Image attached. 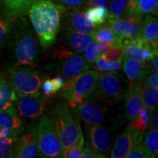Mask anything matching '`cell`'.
<instances>
[{
  "instance_id": "cell-1",
  "label": "cell",
  "mask_w": 158,
  "mask_h": 158,
  "mask_svg": "<svg viewBox=\"0 0 158 158\" xmlns=\"http://www.w3.org/2000/svg\"><path fill=\"white\" fill-rule=\"evenodd\" d=\"M67 10L51 0H33L28 10L33 29L44 50L54 44L60 26L61 15Z\"/></svg>"
},
{
  "instance_id": "cell-2",
  "label": "cell",
  "mask_w": 158,
  "mask_h": 158,
  "mask_svg": "<svg viewBox=\"0 0 158 158\" xmlns=\"http://www.w3.org/2000/svg\"><path fill=\"white\" fill-rule=\"evenodd\" d=\"M10 46L13 66L35 68L38 64L40 48L37 35L25 19H21L13 27Z\"/></svg>"
},
{
  "instance_id": "cell-3",
  "label": "cell",
  "mask_w": 158,
  "mask_h": 158,
  "mask_svg": "<svg viewBox=\"0 0 158 158\" xmlns=\"http://www.w3.org/2000/svg\"><path fill=\"white\" fill-rule=\"evenodd\" d=\"M51 123L62 146L63 152L84 137L79 118L71 113L67 103L58 102L47 110Z\"/></svg>"
},
{
  "instance_id": "cell-4",
  "label": "cell",
  "mask_w": 158,
  "mask_h": 158,
  "mask_svg": "<svg viewBox=\"0 0 158 158\" xmlns=\"http://www.w3.org/2000/svg\"><path fill=\"white\" fill-rule=\"evenodd\" d=\"M9 84L16 93L34 94L40 92L45 76L38 70L27 67L13 66L8 69Z\"/></svg>"
},
{
  "instance_id": "cell-5",
  "label": "cell",
  "mask_w": 158,
  "mask_h": 158,
  "mask_svg": "<svg viewBox=\"0 0 158 158\" xmlns=\"http://www.w3.org/2000/svg\"><path fill=\"white\" fill-rule=\"evenodd\" d=\"M127 90L125 81L116 70L105 72L99 75L94 98L106 102L114 103L124 98Z\"/></svg>"
},
{
  "instance_id": "cell-6",
  "label": "cell",
  "mask_w": 158,
  "mask_h": 158,
  "mask_svg": "<svg viewBox=\"0 0 158 158\" xmlns=\"http://www.w3.org/2000/svg\"><path fill=\"white\" fill-rule=\"evenodd\" d=\"M40 116L37 131L41 156L46 158H63L62 146L50 118L44 114Z\"/></svg>"
},
{
  "instance_id": "cell-7",
  "label": "cell",
  "mask_w": 158,
  "mask_h": 158,
  "mask_svg": "<svg viewBox=\"0 0 158 158\" xmlns=\"http://www.w3.org/2000/svg\"><path fill=\"white\" fill-rule=\"evenodd\" d=\"M99 75L98 71L88 69L76 78L64 82L62 88L64 98L68 100L74 92L81 94L85 99L89 98L95 90Z\"/></svg>"
},
{
  "instance_id": "cell-8",
  "label": "cell",
  "mask_w": 158,
  "mask_h": 158,
  "mask_svg": "<svg viewBox=\"0 0 158 158\" xmlns=\"http://www.w3.org/2000/svg\"><path fill=\"white\" fill-rule=\"evenodd\" d=\"M100 102H99L98 99L94 97L92 99L88 98L82 104L79 105L74 109L76 116L84 122L86 127L99 125L106 122L107 116L106 105L108 103L101 100Z\"/></svg>"
},
{
  "instance_id": "cell-9",
  "label": "cell",
  "mask_w": 158,
  "mask_h": 158,
  "mask_svg": "<svg viewBox=\"0 0 158 158\" xmlns=\"http://www.w3.org/2000/svg\"><path fill=\"white\" fill-rule=\"evenodd\" d=\"M143 17L141 14L124 15L119 18L108 17V25L121 38L141 37Z\"/></svg>"
},
{
  "instance_id": "cell-10",
  "label": "cell",
  "mask_w": 158,
  "mask_h": 158,
  "mask_svg": "<svg viewBox=\"0 0 158 158\" xmlns=\"http://www.w3.org/2000/svg\"><path fill=\"white\" fill-rule=\"evenodd\" d=\"M16 109L21 117L35 118L43 114L47 104V98L41 95V92L34 94L16 93Z\"/></svg>"
},
{
  "instance_id": "cell-11",
  "label": "cell",
  "mask_w": 158,
  "mask_h": 158,
  "mask_svg": "<svg viewBox=\"0 0 158 158\" xmlns=\"http://www.w3.org/2000/svg\"><path fill=\"white\" fill-rule=\"evenodd\" d=\"M88 142L87 144L102 157H108L112 145V130L103 124L87 127Z\"/></svg>"
},
{
  "instance_id": "cell-12",
  "label": "cell",
  "mask_w": 158,
  "mask_h": 158,
  "mask_svg": "<svg viewBox=\"0 0 158 158\" xmlns=\"http://www.w3.org/2000/svg\"><path fill=\"white\" fill-rule=\"evenodd\" d=\"M13 157H42L38 147V137L36 127L33 126L29 127L21 138H17L13 151Z\"/></svg>"
},
{
  "instance_id": "cell-13",
  "label": "cell",
  "mask_w": 158,
  "mask_h": 158,
  "mask_svg": "<svg viewBox=\"0 0 158 158\" xmlns=\"http://www.w3.org/2000/svg\"><path fill=\"white\" fill-rule=\"evenodd\" d=\"M143 141V133L141 130L133 129L128 125L124 130L110 150V157L126 158L134 146L141 144Z\"/></svg>"
},
{
  "instance_id": "cell-14",
  "label": "cell",
  "mask_w": 158,
  "mask_h": 158,
  "mask_svg": "<svg viewBox=\"0 0 158 158\" xmlns=\"http://www.w3.org/2000/svg\"><path fill=\"white\" fill-rule=\"evenodd\" d=\"M89 68L90 64L84 56L74 54L64 60H61L59 69L63 78L68 81L76 78Z\"/></svg>"
},
{
  "instance_id": "cell-15",
  "label": "cell",
  "mask_w": 158,
  "mask_h": 158,
  "mask_svg": "<svg viewBox=\"0 0 158 158\" xmlns=\"http://www.w3.org/2000/svg\"><path fill=\"white\" fill-rule=\"evenodd\" d=\"M63 20L67 24L66 27L86 34H92L98 27V25L91 22L86 18L84 12L78 10L70 12L65 11Z\"/></svg>"
},
{
  "instance_id": "cell-16",
  "label": "cell",
  "mask_w": 158,
  "mask_h": 158,
  "mask_svg": "<svg viewBox=\"0 0 158 158\" xmlns=\"http://www.w3.org/2000/svg\"><path fill=\"white\" fill-rule=\"evenodd\" d=\"M63 34L66 45L77 54L84 52L89 43L93 40L92 34L81 32L69 27H65Z\"/></svg>"
},
{
  "instance_id": "cell-17",
  "label": "cell",
  "mask_w": 158,
  "mask_h": 158,
  "mask_svg": "<svg viewBox=\"0 0 158 158\" xmlns=\"http://www.w3.org/2000/svg\"><path fill=\"white\" fill-rule=\"evenodd\" d=\"M122 68L127 77L128 82L136 84L148 74H150V64L149 62H140L124 57Z\"/></svg>"
},
{
  "instance_id": "cell-18",
  "label": "cell",
  "mask_w": 158,
  "mask_h": 158,
  "mask_svg": "<svg viewBox=\"0 0 158 158\" xmlns=\"http://www.w3.org/2000/svg\"><path fill=\"white\" fill-rule=\"evenodd\" d=\"M139 82L137 83L134 86L127 87L124 96L125 116L126 118L130 121L137 117L140 110L143 107L139 86H138Z\"/></svg>"
},
{
  "instance_id": "cell-19",
  "label": "cell",
  "mask_w": 158,
  "mask_h": 158,
  "mask_svg": "<svg viewBox=\"0 0 158 158\" xmlns=\"http://www.w3.org/2000/svg\"><path fill=\"white\" fill-rule=\"evenodd\" d=\"M141 37L153 48L158 46V21L155 15L147 14L142 23Z\"/></svg>"
},
{
  "instance_id": "cell-20",
  "label": "cell",
  "mask_w": 158,
  "mask_h": 158,
  "mask_svg": "<svg viewBox=\"0 0 158 158\" xmlns=\"http://www.w3.org/2000/svg\"><path fill=\"white\" fill-rule=\"evenodd\" d=\"M0 126L15 130L20 133L24 130L23 121L18 114L15 105L0 111Z\"/></svg>"
},
{
  "instance_id": "cell-21",
  "label": "cell",
  "mask_w": 158,
  "mask_h": 158,
  "mask_svg": "<svg viewBox=\"0 0 158 158\" xmlns=\"http://www.w3.org/2000/svg\"><path fill=\"white\" fill-rule=\"evenodd\" d=\"M138 86L143 106L153 113L158 106V87L148 86L142 80L139 82Z\"/></svg>"
},
{
  "instance_id": "cell-22",
  "label": "cell",
  "mask_w": 158,
  "mask_h": 158,
  "mask_svg": "<svg viewBox=\"0 0 158 158\" xmlns=\"http://www.w3.org/2000/svg\"><path fill=\"white\" fill-rule=\"evenodd\" d=\"M16 100V92L0 73V111L13 106Z\"/></svg>"
},
{
  "instance_id": "cell-23",
  "label": "cell",
  "mask_w": 158,
  "mask_h": 158,
  "mask_svg": "<svg viewBox=\"0 0 158 158\" xmlns=\"http://www.w3.org/2000/svg\"><path fill=\"white\" fill-rule=\"evenodd\" d=\"M93 40L98 43L102 42H108L112 46H121V37L118 36L108 24L98 26L92 33Z\"/></svg>"
},
{
  "instance_id": "cell-24",
  "label": "cell",
  "mask_w": 158,
  "mask_h": 158,
  "mask_svg": "<svg viewBox=\"0 0 158 158\" xmlns=\"http://www.w3.org/2000/svg\"><path fill=\"white\" fill-rule=\"evenodd\" d=\"M10 19L26 14L33 0H2Z\"/></svg>"
},
{
  "instance_id": "cell-25",
  "label": "cell",
  "mask_w": 158,
  "mask_h": 158,
  "mask_svg": "<svg viewBox=\"0 0 158 158\" xmlns=\"http://www.w3.org/2000/svg\"><path fill=\"white\" fill-rule=\"evenodd\" d=\"M152 114L147 108L143 106L140 110L137 117L130 121V127L133 129L141 130L142 132L147 131L149 129Z\"/></svg>"
},
{
  "instance_id": "cell-26",
  "label": "cell",
  "mask_w": 158,
  "mask_h": 158,
  "mask_svg": "<svg viewBox=\"0 0 158 158\" xmlns=\"http://www.w3.org/2000/svg\"><path fill=\"white\" fill-rule=\"evenodd\" d=\"M147 42L145 40L140 44L128 45L123 47V56L125 58H127L132 60L137 61L140 62H146L143 57V53L144 47L147 44Z\"/></svg>"
},
{
  "instance_id": "cell-27",
  "label": "cell",
  "mask_w": 158,
  "mask_h": 158,
  "mask_svg": "<svg viewBox=\"0 0 158 158\" xmlns=\"http://www.w3.org/2000/svg\"><path fill=\"white\" fill-rule=\"evenodd\" d=\"M97 69L100 72H109L118 70L121 68L122 59L114 62H108L105 54H100L95 62Z\"/></svg>"
},
{
  "instance_id": "cell-28",
  "label": "cell",
  "mask_w": 158,
  "mask_h": 158,
  "mask_svg": "<svg viewBox=\"0 0 158 158\" xmlns=\"http://www.w3.org/2000/svg\"><path fill=\"white\" fill-rule=\"evenodd\" d=\"M145 147L155 157L158 155V130L157 128H149L145 135Z\"/></svg>"
},
{
  "instance_id": "cell-29",
  "label": "cell",
  "mask_w": 158,
  "mask_h": 158,
  "mask_svg": "<svg viewBox=\"0 0 158 158\" xmlns=\"http://www.w3.org/2000/svg\"><path fill=\"white\" fill-rule=\"evenodd\" d=\"M17 136L0 137V158L13 157V151Z\"/></svg>"
},
{
  "instance_id": "cell-30",
  "label": "cell",
  "mask_w": 158,
  "mask_h": 158,
  "mask_svg": "<svg viewBox=\"0 0 158 158\" xmlns=\"http://www.w3.org/2000/svg\"><path fill=\"white\" fill-rule=\"evenodd\" d=\"M158 0H139L135 14L157 15Z\"/></svg>"
},
{
  "instance_id": "cell-31",
  "label": "cell",
  "mask_w": 158,
  "mask_h": 158,
  "mask_svg": "<svg viewBox=\"0 0 158 158\" xmlns=\"http://www.w3.org/2000/svg\"><path fill=\"white\" fill-rule=\"evenodd\" d=\"M127 0H108V17L119 18L125 13Z\"/></svg>"
},
{
  "instance_id": "cell-32",
  "label": "cell",
  "mask_w": 158,
  "mask_h": 158,
  "mask_svg": "<svg viewBox=\"0 0 158 158\" xmlns=\"http://www.w3.org/2000/svg\"><path fill=\"white\" fill-rule=\"evenodd\" d=\"M84 51L85 52L84 57L89 64H92V63L95 62L99 55L100 54L99 43L94 40H92L91 42L89 43Z\"/></svg>"
},
{
  "instance_id": "cell-33",
  "label": "cell",
  "mask_w": 158,
  "mask_h": 158,
  "mask_svg": "<svg viewBox=\"0 0 158 158\" xmlns=\"http://www.w3.org/2000/svg\"><path fill=\"white\" fill-rule=\"evenodd\" d=\"M126 158H155V156L150 152L145 146L138 144L132 148Z\"/></svg>"
},
{
  "instance_id": "cell-34",
  "label": "cell",
  "mask_w": 158,
  "mask_h": 158,
  "mask_svg": "<svg viewBox=\"0 0 158 158\" xmlns=\"http://www.w3.org/2000/svg\"><path fill=\"white\" fill-rule=\"evenodd\" d=\"M84 145V137L78 140L73 146L69 148L64 152V157L65 158H79L81 155Z\"/></svg>"
},
{
  "instance_id": "cell-35",
  "label": "cell",
  "mask_w": 158,
  "mask_h": 158,
  "mask_svg": "<svg viewBox=\"0 0 158 158\" xmlns=\"http://www.w3.org/2000/svg\"><path fill=\"white\" fill-rule=\"evenodd\" d=\"M56 5L64 7L66 10L76 9L81 7L87 0H51Z\"/></svg>"
},
{
  "instance_id": "cell-36",
  "label": "cell",
  "mask_w": 158,
  "mask_h": 158,
  "mask_svg": "<svg viewBox=\"0 0 158 158\" xmlns=\"http://www.w3.org/2000/svg\"><path fill=\"white\" fill-rule=\"evenodd\" d=\"M41 91H42L43 95L45 98H52L55 94L56 93L57 91L55 89L54 84H53L52 81L50 78L45 79L43 81L42 84H41Z\"/></svg>"
},
{
  "instance_id": "cell-37",
  "label": "cell",
  "mask_w": 158,
  "mask_h": 158,
  "mask_svg": "<svg viewBox=\"0 0 158 158\" xmlns=\"http://www.w3.org/2000/svg\"><path fill=\"white\" fill-rule=\"evenodd\" d=\"M105 54L108 62L118 60L123 56V48L121 46H114Z\"/></svg>"
},
{
  "instance_id": "cell-38",
  "label": "cell",
  "mask_w": 158,
  "mask_h": 158,
  "mask_svg": "<svg viewBox=\"0 0 158 158\" xmlns=\"http://www.w3.org/2000/svg\"><path fill=\"white\" fill-rule=\"evenodd\" d=\"M10 23L7 19L0 18V46L2 45L5 40L9 34Z\"/></svg>"
},
{
  "instance_id": "cell-39",
  "label": "cell",
  "mask_w": 158,
  "mask_h": 158,
  "mask_svg": "<svg viewBox=\"0 0 158 158\" xmlns=\"http://www.w3.org/2000/svg\"><path fill=\"white\" fill-rule=\"evenodd\" d=\"M85 100H86V99H85L81 94L77 93V92H74V93H73L72 97L68 100V103H67V105H68V108L74 110L75 108L78 107L79 105L82 104L83 102L85 101Z\"/></svg>"
},
{
  "instance_id": "cell-40",
  "label": "cell",
  "mask_w": 158,
  "mask_h": 158,
  "mask_svg": "<svg viewBox=\"0 0 158 158\" xmlns=\"http://www.w3.org/2000/svg\"><path fill=\"white\" fill-rule=\"evenodd\" d=\"M142 81L148 86H152V87H158V72L157 71H154L152 75L147 77L143 80L142 79Z\"/></svg>"
},
{
  "instance_id": "cell-41",
  "label": "cell",
  "mask_w": 158,
  "mask_h": 158,
  "mask_svg": "<svg viewBox=\"0 0 158 158\" xmlns=\"http://www.w3.org/2000/svg\"><path fill=\"white\" fill-rule=\"evenodd\" d=\"M81 157V158H103L102 155H99L98 153L95 152L94 150L91 149V148L89 147L87 143H86V147L83 149Z\"/></svg>"
},
{
  "instance_id": "cell-42",
  "label": "cell",
  "mask_w": 158,
  "mask_h": 158,
  "mask_svg": "<svg viewBox=\"0 0 158 158\" xmlns=\"http://www.w3.org/2000/svg\"><path fill=\"white\" fill-rule=\"evenodd\" d=\"M138 2H139V0H127L125 13H124L123 16H124V15L135 14L136 7H137Z\"/></svg>"
},
{
  "instance_id": "cell-43",
  "label": "cell",
  "mask_w": 158,
  "mask_h": 158,
  "mask_svg": "<svg viewBox=\"0 0 158 158\" xmlns=\"http://www.w3.org/2000/svg\"><path fill=\"white\" fill-rule=\"evenodd\" d=\"M20 134L16 130L0 126V137H14Z\"/></svg>"
},
{
  "instance_id": "cell-44",
  "label": "cell",
  "mask_w": 158,
  "mask_h": 158,
  "mask_svg": "<svg viewBox=\"0 0 158 158\" xmlns=\"http://www.w3.org/2000/svg\"><path fill=\"white\" fill-rule=\"evenodd\" d=\"M88 5L89 7H102L108 10V0H89Z\"/></svg>"
},
{
  "instance_id": "cell-45",
  "label": "cell",
  "mask_w": 158,
  "mask_h": 158,
  "mask_svg": "<svg viewBox=\"0 0 158 158\" xmlns=\"http://www.w3.org/2000/svg\"><path fill=\"white\" fill-rule=\"evenodd\" d=\"M52 81L53 84H54L55 89H56L57 92H59V90L62 89L63 84H64V78L62 76H57L54 77V78L51 79Z\"/></svg>"
},
{
  "instance_id": "cell-46",
  "label": "cell",
  "mask_w": 158,
  "mask_h": 158,
  "mask_svg": "<svg viewBox=\"0 0 158 158\" xmlns=\"http://www.w3.org/2000/svg\"><path fill=\"white\" fill-rule=\"evenodd\" d=\"M112 45L108 42H102L99 44V48H100V54H106L107 53L110 48H112Z\"/></svg>"
},
{
  "instance_id": "cell-47",
  "label": "cell",
  "mask_w": 158,
  "mask_h": 158,
  "mask_svg": "<svg viewBox=\"0 0 158 158\" xmlns=\"http://www.w3.org/2000/svg\"><path fill=\"white\" fill-rule=\"evenodd\" d=\"M149 128H157L158 127V114L157 109H156L153 112L152 116L151 122H150Z\"/></svg>"
},
{
  "instance_id": "cell-48",
  "label": "cell",
  "mask_w": 158,
  "mask_h": 158,
  "mask_svg": "<svg viewBox=\"0 0 158 158\" xmlns=\"http://www.w3.org/2000/svg\"><path fill=\"white\" fill-rule=\"evenodd\" d=\"M152 68L154 71H157L158 70V56H155L154 57L153 59H152Z\"/></svg>"
}]
</instances>
